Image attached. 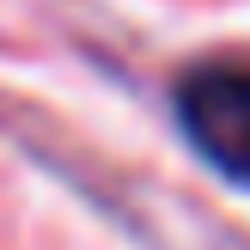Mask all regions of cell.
Masks as SVG:
<instances>
[{
	"label": "cell",
	"instance_id": "6da1fadb",
	"mask_svg": "<svg viewBox=\"0 0 250 250\" xmlns=\"http://www.w3.org/2000/svg\"><path fill=\"white\" fill-rule=\"evenodd\" d=\"M177 122L214 171L250 183V61H195L177 80Z\"/></svg>",
	"mask_w": 250,
	"mask_h": 250
}]
</instances>
